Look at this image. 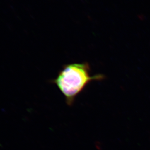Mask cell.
I'll use <instances>...</instances> for the list:
<instances>
[{"label":"cell","instance_id":"obj_1","mask_svg":"<svg viewBox=\"0 0 150 150\" xmlns=\"http://www.w3.org/2000/svg\"><path fill=\"white\" fill-rule=\"evenodd\" d=\"M90 70L88 62L67 64L53 79V83L64 95L68 105L73 104L76 97L91 81L104 79L103 74L91 75Z\"/></svg>","mask_w":150,"mask_h":150}]
</instances>
